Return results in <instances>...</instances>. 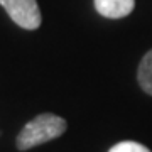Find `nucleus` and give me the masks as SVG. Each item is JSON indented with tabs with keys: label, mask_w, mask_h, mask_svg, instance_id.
<instances>
[{
	"label": "nucleus",
	"mask_w": 152,
	"mask_h": 152,
	"mask_svg": "<svg viewBox=\"0 0 152 152\" xmlns=\"http://www.w3.org/2000/svg\"><path fill=\"white\" fill-rule=\"evenodd\" d=\"M66 127H68V124L64 118L53 113H41L31 120L29 124L24 125V129L17 135L15 140L17 149L27 151L36 145L46 144L53 139H58L66 132Z\"/></svg>",
	"instance_id": "nucleus-1"
},
{
	"label": "nucleus",
	"mask_w": 152,
	"mask_h": 152,
	"mask_svg": "<svg viewBox=\"0 0 152 152\" xmlns=\"http://www.w3.org/2000/svg\"><path fill=\"white\" fill-rule=\"evenodd\" d=\"M12 20L27 31H34L41 26L42 17L36 0H0Z\"/></svg>",
	"instance_id": "nucleus-2"
},
{
	"label": "nucleus",
	"mask_w": 152,
	"mask_h": 152,
	"mask_svg": "<svg viewBox=\"0 0 152 152\" xmlns=\"http://www.w3.org/2000/svg\"><path fill=\"white\" fill-rule=\"evenodd\" d=\"M135 0H95V9L108 19H122L134 10Z\"/></svg>",
	"instance_id": "nucleus-3"
},
{
	"label": "nucleus",
	"mask_w": 152,
	"mask_h": 152,
	"mask_svg": "<svg viewBox=\"0 0 152 152\" xmlns=\"http://www.w3.org/2000/svg\"><path fill=\"white\" fill-rule=\"evenodd\" d=\"M137 80L142 90L152 96V49L142 58L137 71Z\"/></svg>",
	"instance_id": "nucleus-4"
},
{
	"label": "nucleus",
	"mask_w": 152,
	"mask_h": 152,
	"mask_svg": "<svg viewBox=\"0 0 152 152\" xmlns=\"http://www.w3.org/2000/svg\"><path fill=\"white\" fill-rule=\"evenodd\" d=\"M108 152H151V149H147L145 145H142L139 142L134 140H124L115 144Z\"/></svg>",
	"instance_id": "nucleus-5"
}]
</instances>
